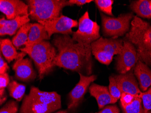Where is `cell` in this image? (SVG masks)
Returning <instances> with one entry per match:
<instances>
[{
    "label": "cell",
    "mask_w": 151,
    "mask_h": 113,
    "mask_svg": "<svg viewBox=\"0 0 151 113\" xmlns=\"http://www.w3.org/2000/svg\"><path fill=\"white\" fill-rule=\"evenodd\" d=\"M134 73L139 81L141 90L146 91L151 86V70L139 60L135 66Z\"/></svg>",
    "instance_id": "17"
},
{
    "label": "cell",
    "mask_w": 151,
    "mask_h": 113,
    "mask_svg": "<svg viewBox=\"0 0 151 113\" xmlns=\"http://www.w3.org/2000/svg\"><path fill=\"white\" fill-rule=\"evenodd\" d=\"M96 6L103 12L109 16H113L112 13L113 0H96L95 1Z\"/></svg>",
    "instance_id": "24"
},
{
    "label": "cell",
    "mask_w": 151,
    "mask_h": 113,
    "mask_svg": "<svg viewBox=\"0 0 151 113\" xmlns=\"http://www.w3.org/2000/svg\"><path fill=\"white\" fill-rule=\"evenodd\" d=\"M32 24L29 22L24 24L19 30L16 36L13 38L12 42L17 49H19L20 47L26 45Z\"/></svg>",
    "instance_id": "21"
},
{
    "label": "cell",
    "mask_w": 151,
    "mask_h": 113,
    "mask_svg": "<svg viewBox=\"0 0 151 113\" xmlns=\"http://www.w3.org/2000/svg\"><path fill=\"white\" fill-rule=\"evenodd\" d=\"M52 44L57 50L54 61L58 66L86 76L93 70V60L91 45L77 43L68 35H55Z\"/></svg>",
    "instance_id": "1"
},
{
    "label": "cell",
    "mask_w": 151,
    "mask_h": 113,
    "mask_svg": "<svg viewBox=\"0 0 151 113\" xmlns=\"http://www.w3.org/2000/svg\"><path fill=\"white\" fill-rule=\"evenodd\" d=\"M55 113H68V110H60V111H58V112H56Z\"/></svg>",
    "instance_id": "33"
},
{
    "label": "cell",
    "mask_w": 151,
    "mask_h": 113,
    "mask_svg": "<svg viewBox=\"0 0 151 113\" xmlns=\"http://www.w3.org/2000/svg\"><path fill=\"white\" fill-rule=\"evenodd\" d=\"M38 23L45 27L50 38L52 35L55 34L73 35V28L78 27V25L77 20L62 15L58 17L54 18L50 20L39 21Z\"/></svg>",
    "instance_id": "9"
},
{
    "label": "cell",
    "mask_w": 151,
    "mask_h": 113,
    "mask_svg": "<svg viewBox=\"0 0 151 113\" xmlns=\"http://www.w3.org/2000/svg\"><path fill=\"white\" fill-rule=\"evenodd\" d=\"M129 6L139 17L151 18V0L134 1L131 2Z\"/></svg>",
    "instance_id": "20"
},
{
    "label": "cell",
    "mask_w": 151,
    "mask_h": 113,
    "mask_svg": "<svg viewBox=\"0 0 151 113\" xmlns=\"http://www.w3.org/2000/svg\"><path fill=\"white\" fill-rule=\"evenodd\" d=\"M0 11L8 20L29 14L28 6L19 0H1Z\"/></svg>",
    "instance_id": "12"
},
{
    "label": "cell",
    "mask_w": 151,
    "mask_h": 113,
    "mask_svg": "<svg viewBox=\"0 0 151 113\" xmlns=\"http://www.w3.org/2000/svg\"><path fill=\"white\" fill-rule=\"evenodd\" d=\"M114 76L122 93H129L135 97H140L142 92L133 73L128 72Z\"/></svg>",
    "instance_id": "14"
},
{
    "label": "cell",
    "mask_w": 151,
    "mask_h": 113,
    "mask_svg": "<svg viewBox=\"0 0 151 113\" xmlns=\"http://www.w3.org/2000/svg\"><path fill=\"white\" fill-rule=\"evenodd\" d=\"M138 59L136 49L128 40L124 41L121 53L116 58V69L120 74H125L134 68Z\"/></svg>",
    "instance_id": "10"
},
{
    "label": "cell",
    "mask_w": 151,
    "mask_h": 113,
    "mask_svg": "<svg viewBox=\"0 0 151 113\" xmlns=\"http://www.w3.org/2000/svg\"><path fill=\"white\" fill-rule=\"evenodd\" d=\"M18 110V104L17 101L11 100L7 102L1 109L0 113H17Z\"/></svg>",
    "instance_id": "27"
},
{
    "label": "cell",
    "mask_w": 151,
    "mask_h": 113,
    "mask_svg": "<svg viewBox=\"0 0 151 113\" xmlns=\"http://www.w3.org/2000/svg\"><path fill=\"white\" fill-rule=\"evenodd\" d=\"M109 90L111 95L117 101L120 99L122 95V91L120 90L117 82L114 76H111L109 77Z\"/></svg>",
    "instance_id": "25"
},
{
    "label": "cell",
    "mask_w": 151,
    "mask_h": 113,
    "mask_svg": "<svg viewBox=\"0 0 151 113\" xmlns=\"http://www.w3.org/2000/svg\"><path fill=\"white\" fill-rule=\"evenodd\" d=\"M9 95L18 101H22L25 94L26 86L15 81L10 82L7 86Z\"/></svg>",
    "instance_id": "22"
},
{
    "label": "cell",
    "mask_w": 151,
    "mask_h": 113,
    "mask_svg": "<svg viewBox=\"0 0 151 113\" xmlns=\"http://www.w3.org/2000/svg\"><path fill=\"white\" fill-rule=\"evenodd\" d=\"M100 29L97 23L91 20L86 12L79 19L78 29L73 32L72 39L77 43L91 45L101 37Z\"/></svg>",
    "instance_id": "8"
},
{
    "label": "cell",
    "mask_w": 151,
    "mask_h": 113,
    "mask_svg": "<svg viewBox=\"0 0 151 113\" xmlns=\"http://www.w3.org/2000/svg\"><path fill=\"white\" fill-rule=\"evenodd\" d=\"M69 2L72 4V6L76 5L78 6H83L86 3H89L93 1L92 0H70Z\"/></svg>",
    "instance_id": "32"
},
{
    "label": "cell",
    "mask_w": 151,
    "mask_h": 113,
    "mask_svg": "<svg viewBox=\"0 0 151 113\" xmlns=\"http://www.w3.org/2000/svg\"><path fill=\"white\" fill-rule=\"evenodd\" d=\"M9 67L8 64L4 61L2 58L1 54L0 56V74L5 73L9 70Z\"/></svg>",
    "instance_id": "31"
},
{
    "label": "cell",
    "mask_w": 151,
    "mask_h": 113,
    "mask_svg": "<svg viewBox=\"0 0 151 113\" xmlns=\"http://www.w3.org/2000/svg\"><path fill=\"white\" fill-rule=\"evenodd\" d=\"M50 39L45 27L39 23L32 24L29 33L28 38L26 45H33Z\"/></svg>",
    "instance_id": "18"
},
{
    "label": "cell",
    "mask_w": 151,
    "mask_h": 113,
    "mask_svg": "<svg viewBox=\"0 0 151 113\" xmlns=\"http://www.w3.org/2000/svg\"><path fill=\"white\" fill-rule=\"evenodd\" d=\"M95 113H120V110L117 105H107L99 112Z\"/></svg>",
    "instance_id": "30"
},
{
    "label": "cell",
    "mask_w": 151,
    "mask_h": 113,
    "mask_svg": "<svg viewBox=\"0 0 151 113\" xmlns=\"http://www.w3.org/2000/svg\"><path fill=\"white\" fill-rule=\"evenodd\" d=\"M19 49L28 54L34 61L38 69L40 80L53 71L55 67L53 63L58 52L55 47L50 42L43 41L25 46L23 48Z\"/></svg>",
    "instance_id": "4"
},
{
    "label": "cell",
    "mask_w": 151,
    "mask_h": 113,
    "mask_svg": "<svg viewBox=\"0 0 151 113\" xmlns=\"http://www.w3.org/2000/svg\"><path fill=\"white\" fill-rule=\"evenodd\" d=\"M61 108V97L55 91H40L32 86L24 97L19 113H52Z\"/></svg>",
    "instance_id": "2"
},
{
    "label": "cell",
    "mask_w": 151,
    "mask_h": 113,
    "mask_svg": "<svg viewBox=\"0 0 151 113\" xmlns=\"http://www.w3.org/2000/svg\"><path fill=\"white\" fill-rule=\"evenodd\" d=\"M29 14L18 17L11 20L6 19L3 17L0 19V35L1 36L5 35L12 36L15 35L22 26L29 23Z\"/></svg>",
    "instance_id": "15"
},
{
    "label": "cell",
    "mask_w": 151,
    "mask_h": 113,
    "mask_svg": "<svg viewBox=\"0 0 151 113\" xmlns=\"http://www.w3.org/2000/svg\"><path fill=\"white\" fill-rule=\"evenodd\" d=\"M124 41L118 38L100 37L91 43V52L100 63L108 65L114 55H119L122 52Z\"/></svg>",
    "instance_id": "6"
},
{
    "label": "cell",
    "mask_w": 151,
    "mask_h": 113,
    "mask_svg": "<svg viewBox=\"0 0 151 113\" xmlns=\"http://www.w3.org/2000/svg\"><path fill=\"white\" fill-rule=\"evenodd\" d=\"M141 99L136 97L134 101L130 104L123 108L124 113H144V109L142 105Z\"/></svg>",
    "instance_id": "23"
},
{
    "label": "cell",
    "mask_w": 151,
    "mask_h": 113,
    "mask_svg": "<svg viewBox=\"0 0 151 113\" xmlns=\"http://www.w3.org/2000/svg\"><path fill=\"white\" fill-rule=\"evenodd\" d=\"M26 2L29 18L38 22L58 17L64 7L72 6L66 0H28Z\"/></svg>",
    "instance_id": "5"
},
{
    "label": "cell",
    "mask_w": 151,
    "mask_h": 113,
    "mask_svg": "<svg viewBox=\"0 0 151 113\" xmlns=\"http://www.w3.org/2000/svg\"><path fill=\"white\" fill-rule=\"evenodd\" d=\"M151 113V110H150V111H147V112H146V113Z\"/></svg>",
    "instance_id": "34"
},
{
    "label": "cell",
    "mask_w": 151,
    "mask_h": 113,
    "mask_svg": "<svg viewBox=\"0 0 151 113\" xmlns=\"http://www.w3.org/2000/svg\"><path fill=\"white\" fill-rule=\"evenodd\" d=\"M135 97V96L129 93H122L120 98V104L122 109L130 104L134 101Z\"/></svg>",
    "instance_id": "29"
},
{
    "label": "cell",
    "mask_w": 151,
    "mask_h": 113,
    "mask_svg": "<svg viewBox=\"0 0 151 113\" xmlns=\"http://www.w3.org/2000/svg\"><path fill=\"white\" fill-rule=\"evenodd\" d=\"M10 83V77L7 73L0 74V98L6 96L5 88Z\"/></svg>",
    "instance_id": "28"
},
{
    "label": "cell",
    "mask_w": 151,
    "mask_h": 113,
    "mask_svg": "<svg viewBox=\"0 0 151 113\" xmlns=\"http://www.w3.org/2000/svg\"><path fill=\"white\" fill-rule=\"evenodd\" d=\"M24 56L17 59L13 66L15 77L17 79L24 82L33 81L37 77V73L33 68L31 60L28 58H24Z\"/></svg>",
    "instance_id": "13"
},
{
    "label": "cell",
    "mask_w": 151,
    "mask_h": 113,
    "mask_svg": "<svg viewBox=\"0 0 151 113\" xmlns=\"http://www.w3.org/2000/svg\"><path fill=\"white\" fill-rule=\"evenodd\" d=\"M1 52L9 63L14 59H18L22 56H26V53L22 52L18 53L17 48L14 45L12 41L8 39H1L0 42Z\"/></svg>",
    "instance_id": "19"
},
{
    "label": "cell",
    "mask_w": 151,
    "mask_h": 113,
    "mask_svg": "<svg viewBox=\"0 0 151 113\" xmlns=\"http://www.w3.org/2000/svg\"><path fill=\"white\" fill-rule=\"evenodd\" d=\"M78 74L79 81L68 94V109L69 110H75L78 107L83 100L90 84L97 79V76L95 75L86 76L81 73Z\"/></svg>",
    "instance_id": "11"
},
{
    "label": "cell",
    "mask_w": 151,
    "mask_h": 113,
    "mask_svg": "<svg viewBox=\"0 0 151 113\" xmlns=\"http://www.w3.org/2000/svg\"><path fill=\"white\" fill-rule=\"evenodd\" d=\"M140 98L143 104L145 113L151 110V87L147 91L141 93Z\"/></svg>",
    "instance_id": "26"
},
{
    "label": "cell",
    "mask_w": 151,
    "mask_h": 113,
    "mask_svg": "<svg viewBox=\"0 0 151 113\" xmlns=\"http://www.w3.org/2000/svg\"><path fill=\"white\" fill-rule=\"evenodd\" d=\"M89 89L91 95L97 101L99 109L105 107L107 104H114L117 101L112 96L107 86L92 83Z\"/></svg>",
    "instance_id": "16"
},
{
    "label": "cell",
    "mask_w": 151,
    "mask_h": 113,
    "mask_svg": "<svg viewBox=\"0 0 151 113\" xmlns=\"http://www.w3.org/2000/svg\"><path fill=\"white\" fill-rule=\"evenodd\" d=\"M100 14L103 34L113 38L127 34L129 30L130 21L134 17L133 12L121 14L116 18L108 17L102 12Z\"/></svg>",
    "instance_id": "7"
},
{
    "label": "cell",
    "mask_w": 151,
    "mask_h": 113,
    "mask_svg": "<svg viewBox=\"0 0 151 113\" xmlns=\"http://www.w3.org/2000/svg\"><path fill=\"white\" fill-rule=\"evenodd\" d=\"M131 26L125 38L135 48L139 60L151 67V25L134 16Z\"/></svg>",
    "instance_id": "3"
}]
</instances>
